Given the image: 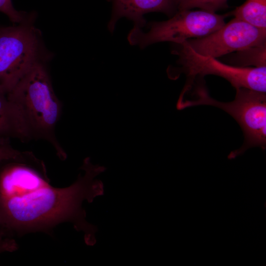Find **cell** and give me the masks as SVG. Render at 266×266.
Here are the masks:
<instances>
[{
  "label": "cell",
  "mask_w": 266,
  "mask_h": 266,
  "mask_svg": "<svg viewBox=\"0 0 266 266\" xmlns=\"http://www.w3.org/2000/svg\"><path fill=\"white\" fill-rule=\"evenodd\" d=\"M71 186L55 188L50 184L44 162L31 151L0 161V227L10 235L42 232L49 233L66 221L88 233L82 223L83 200L92 201L93 169L84 166Z\"/></svg>",
  "instance_id": "cell-1"
},
{
  "label": "cell",
  "mask_w": 266,
  "mask_h": 266,
  "mask_svg": "<svg viewBox=\"0 0 266 266\" xmlns=\"http://www.w3.org/2000/svg\"><path fill=\"white\" fill-rule=\"evenodd\" d=\"M20 114L30 140L49 143L62 160L66 154L56 135L62 105L56 96L44 62L33 66L7 93Z\"/></svg>",
  "instance_id": "cell-2"
},
{
  "label": "cell",
  "mask_w": 266,
  "mask_h": 266,
  "mask_svg": "<svg viewBox=\"0 0 266 266\" xmlns=\"http://www.w3.org/2000/svg\"><path fill=\"white\" fill-rule=\"evenodd\" d=\"M234 100L230 102H221L209 96L204 87L197 89L193 100H178L177 109L207 105L219 108L233 117L241 127L244 137V143L239 149L228 155V159H234L251 147H266V93L249 89H236Z\"/></svg>",
  "instance_id": "cell-3"
},
{
  "label": "cell",
  "mask_w": 266,
  "mask_h": 266,
  "mask_svg": "<svg viewBox=\"0 0 266 266\" xmlns=\"http://www.w3.org/2000/svg\"><path fill=\"white\" fill-rule=\"evenodd\" d=\"M41 34L27 19L0 27V84L8 93L35 65L44 62Z\"/></svg>",
  "instance_id": "cell-4"
},
{
  "label": "cell",
  "mask_w": 266,
  "mask_h": 266,
  "mask_svg": "<svg viewBox=\"0 0 266 266\" xmlns=\"http://www.w3.org/2000/svg\"><path fill=\"white\" fill-rule=\"evenodd\" d=\"M227 16L203 10H180L167 21L149 23L148 32H144L141 28L133 27L128 34V39L131 44L137 45L140 48L163 41L179 44L189 38H200L215 32L225 24Z\"/></svg>",
  "instance_id": "cell-5"
},
{
  "label": "cell",
  "mask_w": 266,
  "mask_h": 266,
  "mask_svg": "<svg viewBox=\"0 0 266 266\" xmlns=\"http://www.w3.org/2000/svg\"><path fill=\"white\" fill-rule=\"evenodd\" d=\"M173 52L179 57L182 70L192 80L212 74L222 77L236 89L244 88L259 92H266V67H245L224 64L215 58L200 55L185 42Z\"/></svg>",
  "instance_id": "cell-6"
},
{
  "label": "cell",
  "mask_w": 266,
  "mask_h": 266,
  "mask_svg": "<svg viewBox=\"0 0 266 266\" xmlns=\"http://www.w3.org/2000/svg\"><path fill=\"white\" fill-rule=\"evenodd\" d=\"M266 39V29H259L234 17L215 32L185 42L196 53L216 58L265 44Z\"/></svg>",
  "instance_id": "cell-7"
},
{
  "label": "cell",
  "mask_w": 266,
  "mask_h": 266,
  "mask_svg": "<svg viewBox=\"0 0 266 266\" xmlns=\"http://www.w3.org/2000/svg\"><path fill=\"white\" fill-rule=\"evenodd\" d=\"M113 10L108 30L112 32L117 21L126 17L134 23L135 28L146 25L143 15L151 12H161L169 16L178 11V0H112Z\"/></svg>",
  "instance_id": "cell-8"
},
{
  "label": "cell",
  "mask_w": 266,
  "mask_h": 266,
  "mask_svg": "<svg viewBox=\"0 0 266 266\" xmlns=\"http://www.w3.org/2000/svg\"><path fill=\"white\" fill-rule=\"evenodd\" d=\"M11 138L30 140L21 115L0 84V142Z\"/></svg>",
  "instance_id": "cell-9"
},
{
  "label": "cell",
  "mask_w": 266,
  "mask_h": 266,
  "mask_svg": "<svg viewBox=\"0 0 266 266\" xmlns=\"http://www.w3.org/2000/svg\"><path fill=\"white\" fill-rule=\"evenodd\" d=\"M232 14L257 28L266 29V0H246Z\"/></svg>",
  "instance_id": "cell-10"
},
{
  "label": "cell",
  "mask_w": 266,
  "mask_h": 266,
  "mask_svg": "<svg viewBox=\"0 0 266 266\" xmlns=\"http://www.w3.org/2000/svg\"><path fill=\"white\" fill-rule=\"evenodd\" d=\"M228 0H178V11L200 8L215 12L228 7Z\"/></svg>",
  "instance_id": "cell-11"
},
{
  "label": "cell",
  "mask_w": 266,
  "mask_h": 266,
  "mask_svg": "<svg viewBox=\"0 0 266 266\" xmlns=\"http://www.w3.org/2000/svg\"><path fill=\"white\" fill-rule=\"evenodd\" d=\"M266 44L240 51L242 63L256 67L266 66Z\"/></svg>",
  "instance_id": "cell-12"
},
{
  "label": "cell",
  "mask_w": 266,
  "mask_h": 266,
  "mask_svg": "<svg viewBox=\"0 0 266 266\" xmlns=\"http://www.w3.org/2000/svg\"><path fill=\"white\" fill-rule=\"evenodd\" d=\"M0 11L5 14L15 24L26 20L25 14L14 8L11 0H0Z\"/></svg>",
  "instance_id": "cell-13"
},
{
  "label": "cell",
  "mask_w": 266,
  "mask_h": 266,
  "mask_svg": "<svg viewBox=\"0 0 266 266\" xmlns=\"http://www.w3.org/2000/svg\"><path fill=\"white\" fill-rule=\"evenodd\" d=\"M11 235L0 229V253L13 252L18 249V245Z\"/></svg>",
  "instance_id": "cell-14"
},
{
  "label": "cell",
  "mask_w": 266,
  "mask_h": 266,
  "mask_svg": "<svg viewBox=\"0 0 266 266\" xmlns=\"http://www.w3.org/2000/svg\"><path fill=\"white\" fill-rule=\"evenodd\" d=\"M21 151L14 149L10 144L9 141L0 142V161L15 158Z\"/></svg>",
  "instance_id": "cell-15"
}]
</instances>
